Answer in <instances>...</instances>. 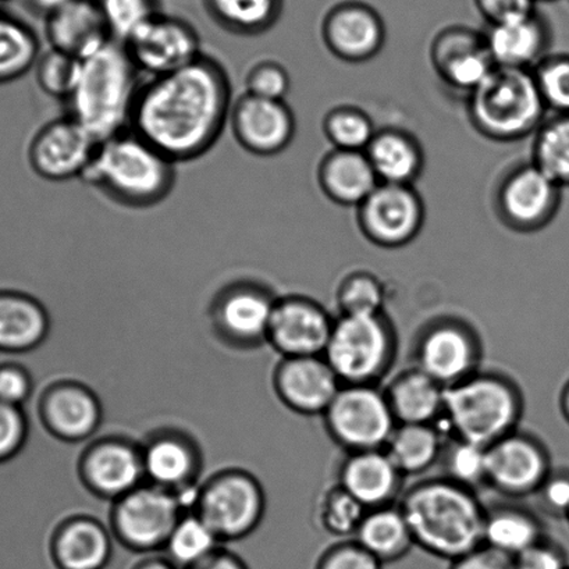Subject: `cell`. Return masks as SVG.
<instances>
[{
	"label": "cell",
	"mask_w": 569,
	"mask_h": 569,
	"mask_svg": "<svg viewBox=\"0 0 569 569\" xmlns=\"http://www.w3.org/2000/svg\"><path fill=\"white\" fill-rule=\"evenodd\" d=\"M233 102L228 70L203 53L186 68L142 82L130 129L171 162H192L217 146Z\"/></svg>",
	"instance_id": "6da1fadb"
},
{
	"label": "cell",
	"mask_w": 569,
	"mask_h": 569,
	"mask_svg": "<svg viewBox=\"0 0 569 569\" xmlns=\"http://www.w3.org/2000/svg\"><path fill=\"white\" fill-rule=\"evenodd\" d=\"M416 546L456 561L483 546L486 507L478 493L443 477L422 480L399 501Z\"/></svg>",
	"instance_id": "7a4b0ae2"
},
{
	"label": "cell",
	"mask_w": 569,
	"mask_h": 569,
	"mask_svg": "<svg viewBox=\"0 0 569 569\" xmlns=\"http://www.w3.org/2000/svg\"><path fill=\"white\" fill-rule=\"evenodd\" d=\"M142 82L124 43L112 38L80 59L73 91L66 101L68 114L98 142L107 140L130 129Z\"/></svg>",
	"instance_id": "3957f363"
},
{
	"label": "cell",
	"mask_w": 569,
	"mask_h": 569,
	"mask_svg": "<svg viewBox=\"0 0 569 569\" xmlns=\"http://www.w3.org/2000/svg\"><path fill=\"white\" fill-rule=\"evenodd\" d=\"M176 166L127 129L98 142L81 180L120 207L148 209L159 206L173 191Z\"/></svg>",
	"instance_id": "277c9868"
},
{
	"label": "cell",
	"mask_w": 569,
	"mask_h": 569,
	"mask_svg": "<svg viewBox=\"0 0 569 569\" xmlns=\"http://www.w3.org/2000/svg\"><path fill=\"white\" fill-rule=\"evenodd\" d=\"M525 400L516 380L496 370H482L446 389L447 438L489 447L519 429Z\"/></svg>",
	"instance_id": "5b68a950"
},
{
	"label": "cell",
	"mask_w": 569,
	"mask_h": 569,
	"mask_svg": "<svg viewBox=\"0 0 569 569\" xmlns=\"http://www.w3.org/2000/svg\"><path fill=\"white\" fill-rule=\"evenodd\" d=\"M397 350V331L386 313L339 315L323 357L342 386H379L393 368Z\"/></svg>",
	"instance_id": "8992f818"
},
{
	"label": "cell",
	"mask_w": 569,
	"mask_h": 569,
	"mask_svg": "<svg viewBox=\"0 0 569 569\" xmlns=\"http://www.w3.org/2000/svg\"><path fill=\"white\" fill-rule=\"evenodd\" d=\"M546 103L535 74L528 69L496 68L472 92L471 114L483 134L511 141L538 129Z\"/></svg>",
	"instance_id": "52a82bcc"
},
{
	"label": "cell",
	"mask_w": 569,
	"mask_h": 569,
	"mask_svg": "<svg viewBox=\"0 0 569 569\" xmlns=\"http://www.w3.org/2000/svg\"><path fill=\"white\" fill-rule=\"evenodd\" d=\"M326 432L348 452L385 450L397 428L380 386L345 385L323 413Z\"/></svg>",
	"instance_id": "ba28073f"
},
{
	"label": "cell",
	"mask_w": 569,
	"mask_h": 569,
	"mask_svg": "<svg viewBox=\"0 0 569 569\" xmlns=\"http://www.w3.org/2000/svg\"><path fill=\"white\" fill-rule=\"evenodd\" d=\"M482 358L478 331L455 317H441L425 325L413 345V367L446 389L479 372Z\"/></svg>",
	"instance_id": "9c48e42d"
},
{
	"label": "cell",
	"mask_w": 569,
	"mask_h": 569,
	"mask_svg": "<svg viewBox=\"0 0 569 569\" xmlns=\"http://www.w3.org/2000/svg\"><path fill=\"white\" fill-rule=\"evenodd\" d=\"M123 43L136 68L149 79L173 73L203 54L194 26L160 12L138 27Z\"/></svg>",
	"instance_id": "30bf717a"
},
{
	"label": "cell",
	"mask_w": 569,
	"mask_h": 569,
	"mask_svg": "<svg viewBox=\"0 0 569 569\" xmlns=\"http://www.w3.org/2000/svg\"><path fill=\"white\" fill-rule=\"evenodd\" d=\"M551 469L543 441L522 430L488 447V486L507 499L533 497Z\"/></svg>",
	"instance_id": "8fae6325"
},
{
	"label": "cell",
	"mask_w": 569,
	"mask_h": 569,
	"mask_svg": "<svg viewBox=\"0 0 569 569\" xmlns=\"http://www.w3.org/2000/svg\"><path fill=\"white\" fill-rule=\"evenodd\" d=\"M197 516L220 540L244 538L261 522L264 497L256 479L241 472L220 475L198 497Z\"/></svg>",
	"instance_id": "7c38bea8"
},
{
	"label": "cell",
	"mask_w": 569,
	"mask_h": 569,
	"mask_svg": "<svg viewBox=\"0 0 569 569\" xmlns=\"http://www.w3.org/2000/svg\"><path fill=\"white\" fill-rule=\"evenodd\" d=\"M181 505L173 491L158 486H138L118 499L113 528L123 543L138 551L166 546L181 516Z\"/></svg>",
	"instance_id": "4fadbf2b"
},
{
	"label": "cell",
	"mask_w": 569,
	"mask_h": 569,
	"mask_svg": "<svg viewBox=\"0 0 569 569\" xmlns=\"http://www.w3.org/2000/svg\"><path fill=\"white\" fill-rule=\"evenodd\" d=\"M98 141L79 121L63 116L43 124L29 146V163L42 180L63 182L81 179Z\"/></svg>",
	"instance_id": "5bb4252c"
},
{
	"label": "cell",
	"mask_w": 569,
	"mask_h": 569,
	"mask_svg": "<svg viewBox=\"0 0 569 569\" xmlns=\"http://www.w3.org/2000/svg\"><path fill=\"white\" fill-rule=\"evenodd\" d=\"M231 132L239 146L253 157H276L296 136V118L284 101L242 93L231 108Z\"/></svg>",
	"instance_id": "9a60e30c"
},
{
	"label": "cell",
	"mask_w": 569,
	"mask_h": 569,
	"mask_svg": "<svg viewBox=\"0 0 569 569\" xmlns=\"http://www.w3.org/2000/svg\"><path fill=\"white\" fill-rule=\"evenodd\" d=\"M335 318L311 298H278L268 341L283 358L323 357Z\"/></svg>",
	"instance_id": "2e32d148"
},
{
	"label": "cell",
	"mask_w": 569,
	"mask_h": 569,
	"mask_svg": "<svg viewBox=\"0 0 569 569\" xmlns=\"http://www.w3.org/2000/svg\"><path fill=\"white\" fill-rule=\"evenodd\" d=\"M359 208L365 234L379 246L408 244L422 228L421 198L410 186L379 184Z\"/></svg>",
	"instance_id": "e0dca14e"
},
{
	"label": "cell",
	"mask_w": 569,
	"mask_h": 569,
	"mask_svg": "<svg viewBox=\"0 0 569 569\" xmlns=\"http://www.w3.org/2000/svg\"><path fill=\"white\" fill-rule=\"evenodd\" d=\"M561 188L539 166H522L500 188L502 218L519 230L543 228L557 213Z\"/></svg>",
	"instance_id": "ac0fdd59"
},
{
	"label": "cell",
	"mask_w": 569,
	"mask_h": 569,
	"mask_svg": "<svg viewBox=\"0 0 569 569\" xmlns=\"http://www.w3.org/2000/svg\"><path fill=\"white\" fill-rule=\"evenodd\" d=\"M325 357L283 358L274 375V389L291 411L323 417L341 389Z\"/></svg>",
	"instance_id": "d6986e66"
},
{
	"label": "cell",
	"mask_w": 569,
	"mask_h": 569,
	"mask_svg": "<svg viewBox=\"0 0 569 569\" xmlns=\"http://www.w3.org/2000/svg\"><path fill=\"white\" fill-rule=\"evenodd\" d=\"M405 475L386 450L348 452L339 471V483L367 510L399 505Z\"/></svg>",
	"instance_id": "ffe728a7"
},
{
	"label": "cell",
	"mask_w": 569,
	"mask_h": 569,
	"mask_svg": "<svg viewBox=\"0 0 569 569\" xmlns=\"http://www.w3.org/2000/svg\"><path fill=\"white\" fill-rule=\"evenodd\" d=\"M276 302L278 298L263 286L239 281L226 287L214 301V322L236 341L268 340Z\"/></svg>",
	"instance_id": "44dd1931"
},
{
	"label": "cell",
	"mask_w": 569,
	"mask_h": 569,
	"mask_svg": "<svg viewBox=\"0 0 569 569\" xmlns=\"http://www.w3.org/2000/svg\"><path fill=\"white\" fill-rule=\"evenodd\" d=\"M49 49L82 59L112 40L96 0H71L46 18Z\"/></svg>",
	"instance_id": "7402d4cb"
},
{
	"label": "cell",
	"mask_w": 569,
	"mask_h": 569,
	"mask_svg": "<svg viewBox=\"0 0 569 569\" xmlns=\"http://www.w3.org/2000/svg\"><path fill=\"white\" fill-rule=\"evenodd\" d=\"M326 43L342 59L359 62L375 57L385 41L380 16L368 4L341 3L330 10L323 23Z\"/></svg>",
	"instance_id": "603a6c76"
},
{
	"label": "cell",
	"mask_w": 569,
	"mask_h": 569,
	"mask_svg": "<svg viewBox=\"0 0 569 569\" xmlns=\"http://www.w3.org/2000/svg\"><path fill=\"white\" fill-rule=\"evenodd\" d=\"M82 475L91 490L103 497L120 499L140 486L142 455L123 441H103L93 446L82 462Z\"/></svg>",
	"instance_id": "cb8c5ba5"
},
{
	"label": "cell",
	"mask_w": 569,
	"mask_h": 569,
	"mask_svg": "<svg viewBox=\"0 0 569 569\" xmlns=\"http://www.w3.org/2000/svg\"><path fill=\"white\" fill-rule=\"evenodd\" d=\"M383 390L397 425H440L443 419L445 386L413 365L397 373Z\"/></svg>",
	"instance_id": "d4e9b609"
},
{
	"label": "cell",
	"mask_w": 569,
	"mask_h": 569,
	"mask_svg": "<svg viewBox=\"0 0 569 569\" xmlns=\"http://www.w3.org/2000/svg\"><path fill=\"white\" fill-rule=\"evenodd\" d=\"M545 21L538 13L490 26L485 46L497 68L528 69L546 51Z\"/></svg>",
	"instance_id": "484cf974"
},
{
	"label": "cell",
	"mask_w": 569,
	"mask_h": 569,
	"mask_svg": "<svg viewBox=\"0 0 569 569\" xmlns=\"http://www.w3.org/2000/svg\"><path fill=\"white\" fill-rule=\"evenodd\" d=\"M43 423L58 438L81 441L96 432L101 408L90 391L68 385L49 391L42 402Z\"/></svg>",
	"instance_id": "4316f807"
},
{
	"label": "cell",
	"mask_w": 569,
	"mask_h": 569,
	"mask_svg": "<svg viewBox=\"0 0 569 569\" xmlns=\"http://www.w3.org/2000/svg\"><path fill=\"white\" fill-rule=\"evenodd\" d=\"M48 331V312L40 301L26 292L0 290V352L31 351Z\"/></svg>",
	"instance_id": "83f0119b"
},
{
	"label": "cell",
	"mask_w": 569,
	"mask_h": 569,
	"mask_svg": "<svg viewBox=\"0 0 569 569\" xmlns=\"http://www.w3.org/2000/svg\"><path fill=\"white\" fill-rule=\"evenodd\" d=\"M540 517L516 502H501L486 508L483 545L511 558L546 538Z\"/></svg>",
	"instance_id": "f1b7e54d"
},
{
	"label": "cell",
	"mask_w": 569,
	"mask_h": 569,
	"mask_svg": "<svg viewBox=\"0 0 569 569\" xmlns=\"http://www.w3.org/2000/svg\"><path fill=\"white\" fill-rule=\"evenodd\" d=\"M319 180L326 194L342 206L361 207L380 184L367 153L350 151H337L326 158Z\"/></svg>",
	"instance_id": "f546056e"
},
{
	"label": "cell",
	"mask_w": 569,
	"mask_h": 569,
	"mask_svg": "<svg viewBox=\"0 0 569 569\" xmlns=\"http://www.w3.org/2000/svg\"><path fill=\"white\" fill-rule=\"evenodd\" d=\"M110 555L108 530L96 519L76 518L54 536L53 557L59 569H102Z\"/></svg>",
	"instance_id": "4dcf8cb0"
},
{
	"label": "cell",
	"mask_w": 569,
	"mask_h": 569,
	"mask_svg": "<svg viewBox=\"0 0 569 569\" xmlns=\"http://www.w3.org/2000/svg\"><path fill=\"white\" fill-rule=\"evenodd\" d=\"M353 540L382 563L399 561L416 547L399 505L368 510Z\"/></svg>",
	"instance_id": "1f68e13d"
},
{
	"label": "cell",
	"mask_w": 569,
	"mask_h": 569,
	"mask_svg": "<svg viewBox=\"0 0 569 569\" xmlns=\"http://www.w3.org/2000/svg\"><path fill=\"white\" fill-rule=\"evenodd\" d=\"M440 70L447 81L458 90H478L497 66L490 58L485 41L479 43L467 32H450L439 46Z\"/></svg>",
	"instance_id": "d6a6232c"
},
{
	"label": "cell",
	"mask_w": 569,
	"mask_h": 569,
	"mask_svg": "<svg viewBox=\"0 0 569 569\" xmlns=\"http://www.w3.org/2000/svg\"><path fill=\"white\" fill-rule=\"evenodd\" d=\"M446 441L440 425H397L385 450L405 477H416L440 461Z\"/></svg>",
	"instance_id": "836d02e7"
},
{
	"label": "cell",
	"mask_w": 569,
	"mask_h": 569,
	"mask_svg": "<svg viewBox=\"0 0 569 569\" xmlns=\"http://www.w3.org/2000/svg\"><path fill=\"white\" fill-rule=\"evenodd\" d=\"M365 153L380 184L410 186L422 169L421 149L402 132L375 136Z\"/></svg>",
	"instance_id": "e575fe53"
},
{
	"label": "cell",
	"mask_w": 569,
	"mask_h": 569,
	"mask_svg": "<svg viewBox=\"0 0 569 569\" xmlns=\"http://www.w3.org/2000/svg\"><path fill=\"white\" fill-rule=\"evenodd\" d=\"M203 4L214 24L240 37L264 34L283 12V0H203Z\"/></svg>",
	"instance_id": "d590c367"
},
{
	"label": "cell",
	"mask_w": 569,
	"mask_h": 569,
	"mask_svg": "<svg viewBox=\"0 0 569 569\" xmlns=\"http://www.w3.org/2000/svg\"><path fill=\"white\" fill-rule=\"evenodd\" d=\"M196 462L190 447L176 436L154 439L142 452L146 477L153 486L170 491L188 486L196 471Z\"/></svg>",
	"instance_id": "8d00e7d4"
},
{
	"label": "cell",
	"mask_w": 569,
	"mask_h": 569,
	"mask_svg": "<svg viewBox=\"0 0 569 569\" xmlns=\"http://www.w3.org/2000/svg\"><path fill=\"white\" fill-rule=\"evenodd\" d=\"M41 57L40 38L29 24L0 12V84L21 79Z\"/></svg>",
	"instance_id": "74e56055"
},
{
	"label": "cell",
	"mask_w": 569,
	"mask_h": 569,
	"mask_svg": "<svg viewBox=\"0 0 569 569\" xmlns=\"http://www.w3.org/2000/svg\"><path fill=\"white\" fill-rule=\"evenodd\" d=\"M220 539L200 516L181 517L166 549L179 569H191L219 551Z\"/></svg>",
	"instance_id": "f35d334b"
},
{
	"label": "cell",
	"mask_w": 569,
	"mask_h": 569,
	"mask_svg": "<svg viewBox=\"0 0 569 569\" xmlns=\"http://www.w3.org/2000/svg\"><path fill=\"white\" fill-rule=\"evenodd\" d=\"M443 478L478 493L488 486V447L447 438L440 461Z\"/></svg>",
	"instance_id": "ab89813d"
},
{
	"label": "cell",
	"mask_w": 569,
	"mask_h": 569,
	"mask_svg": "<svg viewBox=\"0 0 569 569\" xmlns=\"http://www.w3.org/2000/svg\"><path fill=\"white\" fill-rule=\"evenodd\" d=\"M367 511V508L336 483L320 495L315 516L326 535L347 540L353 539Z\"/></svg>",
	"instance_id": "60d3db41"
},
{
	"label": "cell",
	"mask_w": 569,
	"mask_h": 569,
	"mask_svg": "<svg viewBox=\"0 0 569 569\" xmlns=\"http://www.w3.org/2000/svg\"><path fill=\"white\" fill-rule=\"evenodd\" d=\"M533 163L558 186H569V114H558L541 127Z\"/></svg>",
	"instance_id": "b9f144b4"
},
{
	"label": "cell",
	"mask_w": 569,
	"mask_h": 569,
	"mask_svg": "<svg viewBox=\"0 0 569 569\" xmlns=\"http://www.w3.org/2000/svg\"><path fill=\"white\" fill-rule=\"evenodd\" d=\"M385 289L373 276L358 273L342 281L337 291L339 315H380L385 313Z\"/></svg>",
	"instance_id": "7bdbcfd3"
},
{
	"label": "cell",
	"mask_w": 569,
	"mask_h": 569,
	"mask_svg": "<svg viewBox=\"0 0 569 569\" xmlns=\"http://www.w3.org/2000/svg\"><path fill=\"white\" fill-rule=\"evenodd\" d=\"M325 130L339 151L365 152L375 138L372 121L353 109L330 113Z\"/></svg>",
	"instance_id": "ee69618b"
},
{
	"label": "cell",
	"mask_w": 569,
	"mask_h": 569,
	"mask_svg": "<svg viewBox=\"0 0 569 569\" xmlns=\"http://www.w3.org/2000/svg\"><path fill=\"white\" fill-rule=\"evenodd\" d=\"M79 62V59L53 51V49L41 53L36 64L38 87L48 97L58 99V101H68L71 91H73Z\"/></svg>",
	"instance_id": "f6af8a7d"
},
{
	"label": "cell",
	"mask_w": 569,
	"mask_h": 569,
	"mask_svg": "<svg viewBox=\"0 0 569 569\" xmlns=\"http://www.w3.org/2000/svg\"><path fill=\"white\" fill-rule=\"evenodd\" d=\"M110 34L124 42L138 27L158 13L157 0H96Z\"/></svg>",
	"instance_id": "bcb514c9"
},
{
	"label": "cell",
	"mask_w": 569,
	"mask_h": 569,
	"mask_svg": "<svg viewBox=\"0 0 569 569\" xmlns=\"http://www.w3.org/2000/svg\"><path fill=\"white\" fill-rule=\"evenodd\" d=\"M246 93L250 96L284 101L289 96L291 81L289 71L276 60H261L252 64L246 74Z\"/></svg>",
	"instance_id": "7dc6e473"
},
{
	"label": "cell",
	"mask_w": 569,
	"mask_h": 569,
	"mask_svg": "<svg viewBox=\"0 0 569 569\" xmlns=\"http://www.w3.org/2000/svg\"><path fill=\"white\" fill-rule=\"evenodd\" d=\"M535 77L546 107L569 114V57L547 60Z\"/></svg>",
	"instance_id": "c3c4849f"
},
{
	"label": "cell",
	"mask_w": 569,
	"mask_h": 569,
	"mask_svg": "<svg viewBox=\"0 0 569 569\" xmlns=\"http://www.w3.org/2000/svg\"><path fill=\"white\" fill-rule=\"evenodd\" d=\"M29 439V421L21 407L0 402V466L20 455Z\"/></svg>",
	"instance_id": "681fc988"
},
{
	"label": "cell",
	"mask_w": 569,
	"mask_h": 569,
	"mask_svg": "<svg viewBox=\"0 0 569 569\" xmlns=\"http://www.w3.org/2000/svg\"><path fill=\"white\" fill-rule=\"evenodd\" d=\"M533 497L546 516L566 519L569 511V468H552Z\"/></svg>",
	"instance_id": "f907efd6"
},
{
	"label": "cell",
	"mask_w": 569,
	"mask_h": 569,
	"mask_svg": "<svg viewBox=\"0 0 569 569\" xmlns=\"http://www.w3.org/2000/svg\"><path fill=\"white\" fill-rule=\"evenodd\" d=\"M383 563L357 540H339L319 558L317 569H382Z\"/></svg>",
	"instance_id": "816d5d0a"
},
{
	"label": "cell",
	"mask_w": 569,
	"mask_h": 569,
	"mask_svg": "<svg viewBox=\"0 0 569 569\" xmlns=\"http://www.w3.org/2000/svg\"><path fill=\"white\" fill-rule=\"evenodd\" d=\"M516 569H569L566 550L549 536L513 558Z\"/></svg>",
	"instance_id": "f5cc1de1"
},
{
	"label": "cell",
	"mask_w": 569,
	"mask_h": 569,
	"mask_svg": "<svg viewBox=\"0 0 569 569\" xmlns=\"http://www.w3.org/2000/svg\"><path fill=\"white\" fill-rule=\"evenodd\" d=\"M32 379L18 363H0V402L21 407L30 399Z\"/></svg>",
	"instance_id": "db71d44e"
},
{
	"label": "cell",
	"mask_w": 569,
	"mask_h": 569,
	"mask_svg": "<svg viewBox=\"0 0 569 569\" xmlns=\"http://www.w3.org/2000/svg\"><path fill=\"white\" fill-rule=\"evenodd\" d=\"M538 0H475V4L490 26L527 18L536 13Z\"/></svg>",
	"instance_id": "11a10c76"
},
{
	"label": "cell",
	"mask_w": 569,
	"mask_h": 569,
	"mask_svg": "<svg viewBox=\"0 0 569 569\" xmlns=\"http://www.w3.org/2000/svg\"><path fill=\"white\" fill-rule=\"evenodd\" d=\"M451 569H516L513 558L502 552L480 546L468 555L452 561Z\"/></svg>",
	"instance_id": "9f6ffc18"
},
{
	"label": "cell",
	"mask_w": 569,
	"mask_h": 569,
	"mask_svg": "<svg viewBox=\"0 0 569 569\" xmlns=\"http://www.w3.org/2000/svg\"><path fill=\"white\" fill-rule=\"evenodd\" d=\"M191 569H248L239 557L226 551H217L208 560Z\"/></svg>",
	"instance_id": "6f0895ef"
},
{
	"label": "cell",
	"mask_w": 569,
	"mask_h": 569,
	"mask_svg": "<svg viewBox=\"0 0 569 569\" xmlns=\"http://www.w3.org/2000/svg\"><path fill=\"white\" fill-rule=\"evenodd\" d=\"M69 2H71V0H27L31 9L42 14L43 18H47L48 14L53 13L54 10L64 7V4Z\"/></svg>",
	"instance_id": "680465c9"
},
{
	"label": "cell",
	"mask_w": 569,
	"mask_h": 569,
	"mask_svg": "<svg viewBox=\"0 0 569 569\" xmlns=\"http://www.w3.org/2000/svg\"><path fill=\"white\" fill-rule=\"evenodd\" d=\"M558 406H560L562 418L566 419V422L569 425V379L566 385L562 386Z\"/></svg>",
	"instance_id": "91938a15"
},
{
	"label": "cell",
	"mask_w": 569,
	"mask_h": 569,
	"mask_svg": "<svg viewBox=\"0 0 569 569\" xmlns=\"http://www.w3.org/2000/svg\"><path fill=\"white\" fill-rule=\"evenodd\" d=\"M134 569H179L171 561L166 560H148L146 562L140 563Z\"/></svg>",
	"instance_id": "94428289"
},
{
	"label": "cell",
	"mask_w": 569,
	"mask_h": 569,
	"mask_svg": "<svg viewBox=\"0 0 569 569\" xmlns=\"http://www.w3.org/2000/svg\"><path fill=\"white\" fill-rule=\"evenodd\" d=\"M566 521H567V522H568V525H569V511H568V513H567Z\"/></svg>",
	"instance_id": "6125c7cd"
},
{
	"label": "cell",
	"mask_w": 569,
	"mask_h": 569,
	"mask_svg": "<svg viewBox=\"0 0 569 569\" xmlns=\"http://www.w3.org/2000/svg\"><path fill=\"white\" fill-rule=\"evenodd\" d=\"M4 2V0H0V3Z\"/></svg>",
	"instance_id": "be15d7a7"
}]
</instances>
